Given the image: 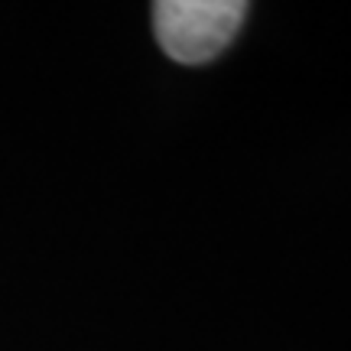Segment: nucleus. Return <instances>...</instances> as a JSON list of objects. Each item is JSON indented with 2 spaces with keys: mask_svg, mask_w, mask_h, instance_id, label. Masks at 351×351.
<instances>
[{
  "mask_svg": "<svg viewBox=\"0 0 351 351\" xmlns=\"http://www.w3.org/2000/svg\"><path fill=\"white\" fill-rule=\"evenodd\" d=\"M247 3L241 0H160L153 3V29L169 59L182 65L212 62L231 46Z\"/></svg>",
  "mask_w": 351,
  "mask_h": 351,
  "instance_id": "nucleus-1",
  "label": "nucleus"
}]
</instances>
